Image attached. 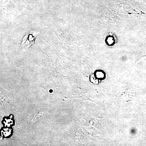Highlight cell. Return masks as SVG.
<instances>
[{
  "mask_svg": "<svg viewBox=\"0 0 146 146\" xmlns=\"http://www.w3.org/2000/svg\"><path fill=\"white\" fill-rule=\"evenodd\" d=\"M11 130L9 129H4L2 133L3 135H4L5 137H7L10 135L11 132Z\"/></svg>",
  "mask_w": 146,
  "mask_h": 146,
  "instance_id": "obj_1",
  "label": "cell"
},
{
  "mask_svg": "<svg viewBox=\"0 0 146 146\" xmlns=\"http://www.w3.org/2000/svg\"><path fill=\"white\" fill-rule=\"evenodd\" d=\"M6 121L7 122L5 123L6 125H11L12 124V122H11V121H11V119L7 120Z\"/></svg>",
  "mask_w": 146,
  "mask_h": 146,
  "instance_id": "obj_2",
  "label": "cell"
}]
</instances>
